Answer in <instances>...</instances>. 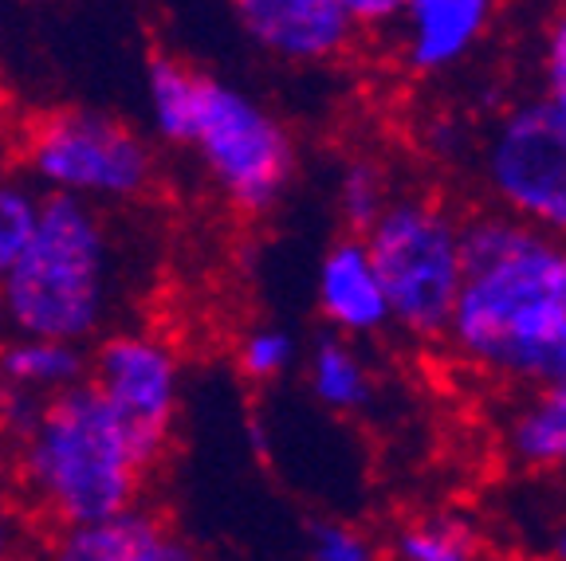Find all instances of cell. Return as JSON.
<instances>
[{
	"label": "cell",
	"instance_id": "6da1fadb",
	"mask_svg": "<svg viewBox=\"0 0 566 561\" xmlns=\"http://www.w3.org/2000/svg\"><path fill=\"white\" fill-rule=\"evenodd\" d=\"M464 283L441 342L500 385L566 378V240L500 209L460 220Z\"/></svg>",
	"mask_w": 566,
	"mask_h": 561
},
{
	"label": "cell",
	"instance_id": "7a4b0ae2",
	"mask_svg": "<svg viewBox=\"0 0 566 561\" xmlns=\"http://www.w3.org/2000/svg\"><path fill=\"white\" fill-rule=\"evenodd\" d=\"M9 456L20 510L48 534L130 507L154 475L130 428L91 381L48 396L9 436Z\"/></svg>",
	"mask_w": 566,
	"mask_h": 561
},
{
	"label": "cell",
	"instance_id": "3957f363",
	"mask_svg": "<svg viewBox=\"0 0 566 561\" xmlns=\"http://www.w3.org/2000/svg\"><path fill=\"white\" fill-rule=\"evenodd\" d=\"M115 295L118 255L103 209L44 193L32 240L0 283V338L35 334L91 346L111 326Z\"/></svg>",
	"mask_w": 566,
	"mask_h": 561
},
{
	"label": "cell",
	"instance_id": "277c9868",
	"mask_svg": "<svg viewBox=\"0 0 566 561\" xmlns=\"http://www.w3.org/2000/svg\"><path fill=\"white\" fill-rule=\"evenodd\" d=\"M20 169L44 193L80 197L98 209L134 204L158 184V154L126 118L95 106H52L20 130Z\"/></svg>",
	"mask_w": 566,
	"mask_h": 561
},
{
	"label": "cell",
	"instance_id": "5b68a950",
	"mask_svg": "<svg viewBox=\"0 0 566 561\" xmlns=\"http://www.w3.org/2000/svg\"><path fill=\"white\" fill-rule=\"evenodd\" d=\"M389 303V322L409 342H441L464 283L460 216L433 197H389L363 232Z\"/></svg>",
	"mask_w": 566,
	"mask_h": 561
},
{
	"label": "cell",
	"instance_id": "8992f818",
	"mask_svg": "<svg viewBox=\"0 0 566 561\" xmlns=\"http://www.w3.org/2000/svg\"><path fill=\"white\" fill-rule=\"evenodd\" d=\"M186 149L217 197L248 220L272 216L300 169L292 130L272 106L217 75H201Z\"/></svg>",
	"mask_w": 566,
	"mask_h": 561
},
{
	"label": "cell",
	"instance_id": "52a82bcc",
	"mask_svg": "<svg viewBox=\"0 0 566 561\" xmlns=\"http://www.w3.org/2000/svg\"><path fill=\"white\" fill-rule=\"evenodd\" d=\"M480 177L492 209L566 240V110L547 95L507 106L480 149Z\"/></svg>",
	"mask_w": 566,
	"mask_h": 561
},
{
	"label": "cell",
	"instance_id": "ba28073f",
	"mask_svg": "<svg viewBox=\"0 0 566 561\" xmlns=\"http://www.w3.org/2000/svg\"><path fill=\"white\" fill-rule=\"evenodd\" d=\"M87 381L130 428L150 467L166 459L181 416V358L154 330H103L91 342Z\"/></svg>",
	"mask_w": 566,
	"mask_h": 561
},
{
	"label": "cell",
	"instance_id": "9c48e42d",
	"mask_svg": "<svg viewBox=\"0 0 566 561\" xmlns=\"http://www.w3.org/2000/svg\"><path fill=\"white\" fill-rule=\"evenodd\" d=\"M248 44L292 67H323L343 60L358 40V24L338 0H229Z\"/></svg>",
	"mask_w": 566,
	"mask_h": 561
},
{
	"label": "cell",
	"instance_id": "30bf717a",
	"mask_svg": "<svg viewBox=\"0 0 566 561\" xmlns=\"http://www.w3.org/2000/svg\"><path fill=\"white\" fill-rule=\"evenodd\" d=\"M500 0H401L398 60L417 80L449 75L488 40Z\"/></svg>",
	"mask_w": 566,
	"mask_h": 561
},
{
	"label": "cell",
	"instance_id": "8fae6325",
	"mask_svg": "<svg viewBox=\"0 0 566 561\" xmlns=\"http://www.w3.org/2000/svg\"><path fill=\"white\" fill-rule=\"evenodd\" d=\"M48 550L63 561H189L197 550L177 534L174 522L146 502H130L80 527L48 534Z\"/></svg>",
	"mask_w": 566,
	"mask_h": 561
},
{
	"label": "cell",
	"instance_id": "7c38bea8",
	"mask_svg": "<svg viewBox=\"0 0 566 561\" xmlns=\"http://www.w3.org/2000/svg\"><path fill=\"white\" fill-rule=\"evenodd\" d=\"M315 307L323 315V322H327V330L358 338V342L394 330L370 247H366V240L358 232H343L323 252L315 272Z\"/></svg>",
	"mask_w": 566,
	"mask_h": 561
},
{
	"label": "cell",
	"instance_id": "4fadbf2b",
	"mask_svg": "<svg viewBox=\"0 0 566 561\" xmlns=\"http://www.w3.org/2000/svg\"><path fill=\"white\" fill-rule=\"evenodd\" d=\"M0 361H4L9 393L48 401V396L87 381L91 346L35 338V334H9V338H0Z\"/></svg>",
	"mask_w": 566,
	"mask_h": 561
},
{
	"label": "cell",
	"instance_id": "5bb4252c",
	"mask_svg": "<svg viewBox=\"0 0 566 561\" xmlns=\"http://www.w3.org/2000/svg\"><path fill=\"white\" fill-rule=\"evenodd\" d=\"M307 389L327 413L358 416L378 396V378L366 361L358 338L323 330L307 350Z\"/></svg>",
	"mask_w": 566,
	"mask_h": 561
},
{
	"label": "cell",
	"instance_id": "9a60e30c",
	"mask_svg": "<svg viewBox=\"0 0 566 561\" xmlns=\"http://www.w3.org/2000/svg\"><path fill=\"white\" fill-rule=\"evenodd\" d=\"M504 447L527 472H566V378L531 389L507 421Z\"/></svg>",
	"mask_w": 566,
	"mask_h": 561
},
{
	"label": "cell",
	"instance_id": "2e32d148",
	"mask_svg": "<svg viewBox=\"0 0 566 561\" xmlns=\"http://www.w3.org/2000/svg\"><path fill=\"white\" fill-rule=\"evenodd\" d=\"M201 75V67H193L174 52H154L146 60V118H150V134L161 146L186 149Z\"/></svg>",
	"mask_w": 566,
	"mask_h": 561
},
{
	"label": "cell",
	"instance_id": "e0dca14e",
	"mask_svg": "<svg viewBox=\"0 0 566 561\" xmlns=\"http://www.w3.org/2000/svg\"><path fill=\"white\" fill-rule=\"evenodd\" d=\"M389 553L401 561H476L484 553V534L457 510L413 515L394 530Z\"/></svg>",
	"mask_w": 566,
	"mask_h": 561
},
{
	"label": "cell",
	"instance_id": "ac0fdd59",
	"mask_svg": "<svg viewBox=\"0 0 566 561\" xmlns=\"http://www.w3.org/2000/svg\"><path fill=\"white\" fill-rule=\"evenodd\" d=\"M389 197H394L389 193V173L378 158L354 154V158L343 161L338 181H335V212L346 232H358V236H363L374 220L381 216Z\"/></svg>",
	"mask_w": 566,
	"mask_h": 561
},
{
	"label": "cell",
	"instance_id": "d6986e66",
	"mask_svg": "<svg viewBox=\"0 0 566 561\" xmlns=\"http://www.w3.org/2000/svg\"><path fill=\"white\" fill-rule=\"evenodd\" d=\"M40 209H44V189L24 169H0V283L24 255Z\"/></svg>",
	"mask_w": 566,
	"mask_h": 561
},
{
	"label": "cell",
	"instance_id": "ffe728a7",
	"mask_svg": "<svg viewBox=\"0 0 566 561\" xmlns=\"http://www.w3.org/2000/svg\"><path fill=\"white\" fill-rule=\"evenodd\" d=\"M295 358H300L295 334L275 322H256L252 330H244V338L237 342V369L252 385L280 381L283 373L295 366Z\"/></svg>",
	"mask_w": 566,
	"mask_h": 561
},
{
	"label": "cell",
	"instance_id": "44dd1931",
	"mask_svg": "<svg viewBox=\"0 0 566 561\" xmlns=\"http://www.w3.org/2000/svg\"><path fill=\"white\" fill-rule=\"evenodd\" d=\"M307 553L315 561H370L381 550L366 530L338 522V518H318L307 527Z\"/></svg>",
	"mask_w": 566,
	"mask_h": 561
},
{
	"label": "cell",
	"instance_id": "7402d4cb",
	"mask_svg": "<svg viewBox=\"0 0 566 561\" xmlns=\"http://www.w3.org/2000/svg\"><path fill=\"white\" fill-rule=\"evenodd\" d=\"M338 4L358 24V32H389L401 9V0H338Z\"/></svg>",
	"mask_w": 566,
	"mask_h": 561
},
{
	"label": "cell",
	"instance_id": "603a6c76",
	"mask_svg": "<svg viewBox=\"0 0 566 561\" xmlns=\"http://www.w3.org/2000/svg\"><path fill=\"white\" fill-rule=\"evenodd\" d=\"M28 534H32V518L20 510V502H4L0 507V558H17Z\"/></svg>",
	"mask_w": 566,
	"mask_h": 561
},
{
	"label": "cell",
	"instance_id": "cb8c5ba5",
	"mask_svg": "<svg viewBox=\"0 0 566 561\" xmlns=\"http://www.w3.org/2000/svg\"><path fill=\"white\" fill-rule=\"evenodd\" d=\"M4 502H17V491H12V456H9V440L0 436V507Z\"/></svg>",
	"mask_w": 566,
	"mask_h": 561
},
{
	"label": "cell",
	"instance_id": "d4e9b609",
	"mask_svg": "<svg viewBox=\"0 0 566 561\" xmlns=\"http://www.w3.org/2000/svg\"><path fill=\"white\" fill-rule=\"evenodd\" d=\"M551 558H563L566 561V518L558 522L555 538H551Z\"/></svg>",
	"mask_w": 566,
	"mask_h": 561
},
{
	"label": "cell",
	"instance_id": "484cf974",
	"mask_svg": "<svg viewBox=\"0 0 566 561\" xmlns=\"http://www.w3.org/2000/svg\"><path fill=\"white\" fill-rule=\"evenodd\" d=\"M4 404H9V378H4V361H0V416H4Z\"/></svg>",
	"mask_w": 566,
	"mask_h": 561
},
{
	"label": "cell",
	"instance_id": "4316f807",
	"mask_svg": "<svg viewBox=\"0 0 566 561\" xmlns=\"http://www.w3.org/2000/svg\"><path fill=\"white\" fill-rule=\"evenodd\" d=\"M4 110H9V91H4V80H0V123H4Z\"/></svg>",
	"mask_w": 566,
	"mask_h": 561
}]
</instances>
